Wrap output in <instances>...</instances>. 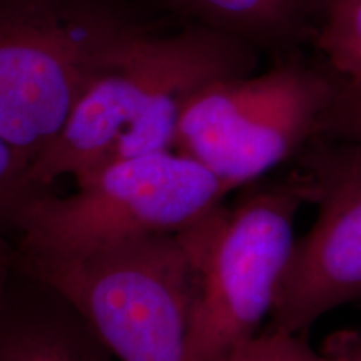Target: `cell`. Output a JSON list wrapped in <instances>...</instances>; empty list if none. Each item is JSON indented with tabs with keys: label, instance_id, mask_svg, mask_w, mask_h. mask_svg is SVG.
<instances>
[{
	"label": "cell",
	"instance_id": "9a60e30c",
	"mask_svg": "<svg viewBox=\"0 0 361 361\" xmlns=\"http://www.w3.org/2000/svg\"><path fill=\"white\" fill-rule=\"evenodd\" d=\"M8 264H11V261H8V243H4V245H0V283L6 278Z\"/></svg>",
	"mask_w": 361,
	"mask_h": 361
},
{
	"label": "cell",
	"instance_id": "7a4b0ae2",
	"mask_svg": "<svg viewBox=\"0 0 361 361\" xmlns=\"http://www.w3.org/2000/svg\"><path fill=\"white\" fill-rule=\"evenodd\" d=\"M174 27L142 0H0V135L34 164L99 75Z\"/></svg>",
	"mask_w": 361,
	"mask_h": 361
},
{
	"label": "cell",
	"instance_id": "7c38bea8",
	"mask_svg": "<svg viewBox=\"0 0 361 361\" xmlns=\"http://www.w3.org/2000/svg\"><path fill=\"white\" fill-rule=\"evenodd\" d=\"M214 361H322V353L311 348L305 335L264 326Z\"/></svg>",
	"mask_w": 361,
	"mask_h": 361
},
{
	"label": "cell",
	"instance_id": "6da1fadb",
	"mask_svg": "<svg viewBox=\"0 0 361 361\" xmlns=\"http://www.w3.org/2000/svg\"><path fill=\"white\" fill-rule=\"evenodd\" d=\"M259 57L201 25L152 35L89 85L30 176L51 188L59 178L80 180L114 162L171 151L189 99L216 80L251 74Z\"/></svg>",
	"mask_w": 361,
	"mask_h": 361
},
{
	"label": "cell",
	"instance_id": "30bf717a",
	"mask_svg": "<svg viewBox=\"0 0 361 361\" xmlns=\"http://www.w3.org/2000/svg\"><path fill=\"white\" fill-rule=\"evenodd\" d=\"M311 52L343 82L361 85V0H326Z\"/></svg>",
	"mask_w": 361,
	"mask_h": 361
},
{
	"label": "cell",
	"instance_id": "3957f363",
	"mask_svg": "<svg viewBox=\"0 0 361 361\" xmlns=\"http://www.w3.org/2000/svg\"><path fill=\"white\" fill-rule=\"evenodd\" d=\"M214 214L180 233L74 259H8L61 293L117 361H188L201 255Z\"/></svg>",
	"mask_w": 361,
	"mask_h": 361
},
{
	"label": "cell",
	"instance_id": "4fadbf2b",
	"mask_svg": "<svg viewBox=\"0 0 361 361\" xmlns=\"http://www.w3.org/2000/svg\"><path fill=\"white\" fill-rule=\"evenodd\" d=\"M323 141L361 161V85L341 80Z\"/></svg>",
	"mask_w": 361,
	"mask_h": 361
},
{
	"label": "cell",
	"instance_id": "8fae6325",
	"mask_svg": "<svg viewBox=\"0 0 361 361\" xmlns=\"http://www.w3.org/2000/svg\"><path fill=\"white\" fill-rule=\"evenodd\" d=\"M30 166V161L0 135V245L12 241L27 204L47 189L32 179Z\"/></svg>",
	"mask_w": 361,
	"mask_h": 361
},
{
	"label": "cell",
	"instance_id": "9c48e42d",
	"mask_svg": "<svg viewBox=\"0 0 361 361\" xmlns=\"http://www.w3.org/2000/svg\"><path fill=\"white\" fill-rule=\"evenodd\" d=\"M178 25L241 40L271 61L311 51L326 0H142Z\"/></svg>",
	"mask_w": 361,
	"mask_h": 361
},
{
	"label": "cell",
	"instance_id": "ba28073f",
	"mask_svg": "<svg viewBox=\"0 0 361 361\" xmlns=\"http://www.w3.org/2000/svg\"><path fill=\"white\" fill-rule=\"evenodd\" d=\"M0 361L117 360L61 293L11 263L0 283Z\"/></svg>",
	"mask_w": 361,
	"mask_h": 361
},
{
	"label": "cell",
	"instance_id": "5bb4252c",
	"mask_svg": "<svg viewBox=\"0 0 361 361\" xmlns=\"http://www.w3.org/2000/svg\"><path fill=\"white\" fill-rule=\"evenodd\" d=\"M322 361H361V340L343 345L333 353H322Z\"/></svg>",
	"mask_w": 361,
	"mask_h": 361
},
{
	"label": "cell",
	"instance_id": "8992f818",
	"mask_svg": "<svg viewBox=\"0 0 361 361\" xmlns=\"http://www.w3.org/2000/svg\"><path fill=\"white\" fill-rule=\"evenodd\" d=\"M306 196L288 178L258 184L216 211L201 255L188 361H214L268 323Z\"/></svg>",
	"mask_w": 361,
	"mask_h": 361
},
{
	"label": "cell",
	"instance_id": "5b68a950",
	"mask_svg": "<svg viewBox=\"0 0 361 361\" xmlns=\"http://www.w3.org/2000/svg\"><path fill=\"white\" fill-rule=\"evenodd\" d=\"M340 87L311 51L216 80L189 99L174 151L201 162L231 192L251 186L323 137Z\"/></svg>",
	"mask_w": 361,
	"mask_h": 361
},
{
	"label": "cell",
	"instance_id": "277c9868",
	"mask_svg": "<svg viewBox=\"0 0 361 361\" xmlns=\"http://www.w3.org/2000/svg\"><path fill=\"white\" fill-rule=\"evenodd\" d=\"M71 194L40 191L8 243L12 259H74L191 228L224 206V183L192 157L162 151L114 162L75 180Z\"/></svg>",
	"mask_w": 361,
	"mask_h": 361
},
{
	"label": "cell",
	"instance_id": "52a82bcc",
	"mask_svg": "<svg viewBox=\"0 0 361 361\" xmlns=\"http://www.w3.org/2000/svg\"><path fill=\"white\" fill-rule=\"evenodd\" d=\"M293 164L318 213L296 238L266 326L306 335L324 314L361 298V161L318 139Z\"/></svg>",
	"mask_w": 361,
	"mask_h": 361
}]
</instances>
